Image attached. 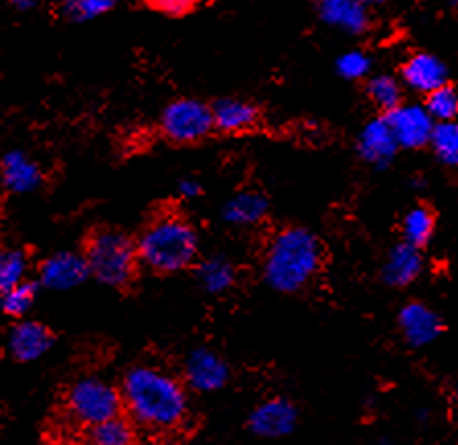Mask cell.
Here are the masks:
<instances>
[{
	"label": "cell",
	"mask_w": 458,
	"mask_h": 445,
	"mask_svg": "<svg viewBox=\"0 0 458 445\" xmlns=\"http://www.w3.org/2000/svg\"><path fill=\"white\" fill-rule=\"evenodd\" d=\"M123 413L138 429L152 435H173L190 419V396L182 380L163 367L138 364L122 378Z\"/></svg>",
	"instance_id": "cell-1"
},
{
	"label": "cell",
	"mask_w": 458,
	"mask_h": 445,
	"mask_svg": "<svg viewBox=\"0 0 458 445\" xmlns=\"http://www.w3.org/2000/svg\"><path fill=\"white\" fill-rule=\"evenodd\" d=\"M323 242L309 228H282L263 253V281L277 294H298L315 281L323 267Z\"/></svg>",
	"instance_id": "cell-2"
},
{
	"label": "cell",
	"mask_w": 458,
	"mask_h": 445,
	"mask_svg": "<svg viewBox=\"0 0 458 445\" xmlns=\"http://www.w3.org/2000/svg\"><path fill=\"white\" fill-rule=\"evenodd\" d=\"M140 265L152 273L173 275L196 265L199 236L196 226L177 212L157 214L136 240Z\"/></svg>",
	"instance_id": "cell-3"
},
{
	"label": "cell",
	"mask_w": 458,
	"mask_h": 445,
	"mask_svg": "<svg viewBox=\"0 0 458 445\" xmlns=\"http://www.w3.org/2000/svg\"><path fill=\"white\" fill-rule=\"evenodd\" d=\"M85 259L93 280L111 290L128 288L140 267L136 240L115 228L91 232L85 245Z\"/></svg>",
	"instance_id": "cell-4"
},
{
	"label": "cell",
	"mask_w": 458,
	"mask_h": 445,
	"mask_svg": "<svg viewBox=\"0 0 458 445\" xmlns=\"http://www.w3.org/2000/svg\"><path fill=\"white\" fill-rule=\"evenodd\" d=\"M64 410L72 425L87 431L123 413L122 390L97 375L81 378L68 388Z\"/></svg>",
	"instance_id": "cell-5"
},
{
	"label": "cell",
	"mask_w": 458,
	"mask_h": 445,
	"mask_svg": "<svg viewBox=\"0 0 458 445\" xmlns=\"http://www.w3.org/2000/svg\"><path fill=\"white\" fill-rule=\"evenodd\" d=\"M161 134L175 144H196L212 134V105L198 99H177L169 103L161 113Z\"/></svg>",
	"instance_id": "cell-6"
},
{
	"label": "cell",
	"mask_w": 458,
	"mask_h": 445,
	"mask_svg": "<svg viewBox=\"0 0 458 445\" xmlns=\"http://www.w3.org/2000/svg\"><path fill=\"white\" fill-rule=\"evenodd\" d=\"M386 120L403 150H421L429 146L434 131V117L428 113L426 105L420 103H401L399 107L388 111Z\"/></svg>",
	"instance_id": "cell-7"
},
{
	"label": "cell",
	"mask_w": 458,
	"mask_h": 445,
	"mask_svg": "<svg viewBox=\"0 0 458 445\" xmlns=\"http://www.w3.org/2000/svg\"><path fill=\"white\" fill-rule=\"evenodd\" d=\"M298 425V408L293 400L267 399L257 405L249 415L247 427L255 437L261 440H282L293 435Z\"/></svg>",
	"instance_id": "cell-8"
},
{
	"label": "cell",
	"mask_w": 458,
	"mask_h": 445,
	"mask_svg": "<svg viewBox=\"0 0 458 445\" xmlns=\"http://www.w3.org/2000/svg\"><path fill=\"white\" fill-rule=\"evenodd\" d=\"M183 378L187 388L199 394H212L222 390L231 380V367L216 351L208 347H198L185 357Z\"/></svg>",
	"instance_id": "cell-9"
},
{
	"label": "cell",
	"mask_w": 458,
	"mask_h": 445,
	"mask_svg": "<svg viewBox=\"0 0 458 445\" xmlns=\"http://www.w3.org/2000/svg\"><path fill=\"white\" fill-rule=\"evenodd\" d=\"M91 277V269L85 259V253L60 250L41 261L39 285L52 291H68L79 288Z\"/></svg>",
	"instance_id": "cell-10"
},
{
	"label": "cell",
	"mask_w": 458,
	"mask_h": 445,
	"mask_svg": "<svg viewBox=\"0 0 458 445\" xmlns=\"http://www.w3.org/2000/svg\"><path fill=\"white\" fill-rule=\"evenodd\" d=\"M356 148L360 158L374 166V169L383 171L393 164L401 146L397 138H394L391 123H388L385 113L372 117L370 122L364 123L362 131L358 134Z\"/></svg>",
	"instance_id": "cell-11"
},
{
	"label": "cell",
	"mask_w": 458,
	"mask_h": 445,
	"mask_svg": "<svg viewBox=\"0 0 458 445\" xmlns=\"http://www.w3.org/2000/svg\"><path fill=\"white\" fill-rule=\"evenodd\" d=\"M397 324L405 343L409 347H415V349L432 345L444 332L442 316L432 308V306L423 302H407L403 308L399 310Z\"/></svg>",
	"instance_id": "cell-12"
},
{
	"label": "cell",
	"mask_w": 458,
	"mask_h": 445,
	"mask_svg": "<svg viewBox=\"0 0 458 445\" xmlns=\"http://www.w3.org/2000/svg\"><path fill=\"white\" fill-rule=\"evenodd\" d=\"M315 4L318 19L331 29H337L348 36H364L372 27L370 6L362 0H317Z\"/></svg>",
	"instance_id": "cell-13"
},
{
	"label": "cell",
	"mask_w": 458,
	"mask_h": 445,
	"mask_svg": "<svg viewBox=\"0 0 458 445\" xmlns=\"http://www.w3.org/2000/svg\"><path fill=\"white\" fill-rule=\"evenodd\" d=\"M401 82L413 93L426 97L432 90L450 82V71L446 62L429 52H413L401 64Z\"/></svg>",
	"instance_id": "cell-14"
},
{
	"label": "cell",
	"mask_w": 458,
	"mask_h": 445,
	"mask_svg": "<svg viewBox=\"0 0 458 445\" xmlns=\"http://www.w3.org/2000/svg\"><path fill=\"white\" fill-rule=\"evenodd\" d=\"M0 183L13 196H27L39 189L44 172L25 150H6L0 156Z\"/></svg>",
	"instance_id": "cell-15"
},
{
	"label": "cell",
	"mask_w": 458,
	"mask_h": 445,
	"mask_svg": "<svg viewBox=\"0 0 458 445\" xmlns=\"http://www.w3.org/2000/svg\"><path fill=\"white\" fill-rule=\"evenodd\" d=\"M6 347H9L11 357L19 364H31L52 349L54 335L44 323L19 318V323L9 332Z\"/></svg>",
	"instance_id": "cell-16"
},
{
	"label": "cell",
	"mask_w": 458,
	"mask_h": 445,
	"mask_svg": "<svg viewBox=\"0 0 458 445\" xmlns=\"http://www.w3.org/2000/svg\"><path fill=\"white\" fill-rule=\"evenodd\" d=\"M423 271V256L421 248L409 245V242H399L388 250L386 259L380 269V277L388 288H407L411 285Z\"/></svg>",
	"instance_id": "cell-17"
},
{
	"label": "cell",
	"mask_w": 458,
	"mask_h": 445,
	"mask_svg": "<svg viewBox=\"0 0 458 445\" xmlns=\"http://www.w3.org/2000/svg\"><path fill=\"white\" fill-rule=\"evenodd\" d=\"M214 128L222 134H242V131L253 130L259 123V107L251 101L237 99V97H226L212 105Z\"/></svg>",
	"instance_id": "cell-18"
},
{
	"label": "cell",
	"mask_w": 458,
	"mask_h": 445,
	"mask_svg": "<svg viewBox=\"0 0 458 445\" xmlns=\"http://www.w3.org/2000/svg\"><path fill=\"white\" fill-rule=\"evenodd\" d=\"M269 201L261 191L245 189L234 193L222 207V220L234 228H251L267 218Z\"/></svg>",
	"instance_id": "cell-19"
},
{
	"label": "cell",
	"mask_w": 458,
	"mask_h": 445,
	"mask_svg": "<svg viewBox=\"0 0 458 445\" xmlns=\"http://www.w3.org/2000/svg\"><path fill=\"white\" fill-rule=\"evenodd\" d=\"M196 281L206 294L222 296L237 283V267L225 255H212L199 261L196 267Z\"/></svg>",
	"instance_id": "cell-20"
},
{
	"label": "cell",
	"mask_w": 458,
	"mask_h": 445,
	"mask_svg": "<svg viewBox=\"0 0 458 445\" xmlns=\"http://www.w3.org/2000/svg\"><path fill=\"white\" fill-rule=\"evenodd\" d=\"M366 95L380 113H388L403 103V82L386 72L370 74L366 79Z\"/></svg>",
	"instance_id": "cell-21"
},
{
	"label": "cell",
	"mask_w": 458,
	"mask_h": 445,
	"mask_svg": "<svg viewBox=\"0 0 458 445\" xmlns=\"http://www.w3.org/2000/svg\"><path fill=\"white\" fill-rule=\"evenodd\" d=\"M87 441L95 445H131L138 440V427L131 423L130 416L117 415L87 429Z\"/></svg>",
	"instance_id": "cell-22"
},
{
	"label": "cell",
	"mask_w": 458,
	"mask_h": 445,
	"mask_svg": "<svg viewBox=\"0 0 458 445\" xmlns=\"http://www.w3.org/2000/svg\"><path fill=\"white\" fill-rule=\"evenodd\" d=\"M401 231H403V240L409 245L418 248L428 247L436 234V214L432 207L426 204L413 206L405 214Z\"/></svg>",
	"instance_id": "cell-23"
},
{
	"label": "cell",
	"mask_w": 458,
	"mask_h": 445,
	"mask_svg": "<svg viewBox=\"0 0 458 445\" xmlns=\"http://www.w3.org/2000/svg\"><path fill=\"white\" fill-rule=\"evenodd\" d=\"M429 148L442 164L458 166V120L436 122Z\"/></svg>",
	"instance_id": "cell-24"
},
{
	"label": "cell",
	"mask_w": 458,
	"mask_h": 445,
	"mask_svg": "<svg viewBox=\"0 0 458 445\" xmlns=\"http://www.w3.org/2000/svg\"><path fill=\"white\" fill-rule=\"evenodd\" d=\"M117 4L120 0H58V11L72 23H89L107 15Z\"/></svg>",
	"instance_id": "cell-25"
},
{
	"label": "cell",
	"mask_w": 458,
	"mask_h": 445,
	"mask_svg": "<svg viewBox=\"0 0 458 445\" xmlns=\"http://www.w3.org/2000/svg\"><path fill=\"white\" fill-rule=\"evenodd\" d=\"M38 298V283L21 281L0 294V312L9 318H25Z\"/></svg>",
	"instance_id": "cell-26"
},
{
	"label": "cell",
	"mask_w": 458,
	"mask_h": 445,
	"mask_svg": "<svg viewBox=\"0 0 458 445\" xmlns=\"http://www.w3.org/2000/svg\"><path fill=\"white\" fill-rule=\"evenodd\" d=\"M30 256L21 248H0V294L27 280Z\"/></svg>",
	"instance_id": "cell-27"
},
{
	"label": "cell",
	"mask_w": 458,
	"mask_h": 445,
	"mask_svg": "<svg viewBox=\"0 0 458 445\" xmlns=\"http://www.w3.org/2000/svg\"><path fill=\"white\" fill-rule=\"evenodd\" d=\"M423 105H426L428 113L434 117V122L458 120V90L448 82V85L428 93Z\"/></svg>",
	"instance_id": "cell-28"
},
{
	"label": "cell",
	"mask_w": 458,
	"mask_h": 445,
	"mask_svg": "<svg viewBox=\"0 0 458 445\" xmlns=\"http://www.w3.org/2000/svg\"><path fill=\"white\" fill-rule=\"evenodd\" d=\"M374 62L372 55L360 50V47H353V50L344 52L339 58L335 60V72L342 76L344 80H366L368 76L372 74Z\"/></svg>",
	"instance_id": "cell-29"
},
{
	"label": "cell",
	"mask_w": 458,
	"mask_h": 445,
	"mask_svg": "<svg viewBox=\"0 0 458 445\" xmlns=\"http://www.w3.org/2000/svg\"><path fill=\"white\" fill-rule=\"evenodd\" d=\"M150 9H155L163 15L169 17H182L191 13L199 4V0H147Z\"/></svg>",
	"instance_id": "cell-30"
},
{
	"label": "cell",
	"mask_w": 458,
	"mask_h": 445,
	"mask_svg": "<svg viewBox=\"0 0 458 445\" xmlns=\"http://www.w3.org/2000/svg\"><path fill=\"white\" fill-rule=\"evenodd\" d=\"M177 196L182 199H198L202 196V185L196 179H182L177 185Z\"/></svg>",
	"instance_id": "cell-31"
},
{
	"label": "cell",
	"mask_w": 458,
	"mask_h": 445,
	"mask_svg": "<svg viewBox=\"0 0 458 445\" xmlns=\"http://www.w3.org/2000/svg\"><path fill=\"white\" fill-rule=\"evenodd\" d=\"M39 3H41V0H9V4H11L15 11H19V13H31V11H36Z\"/></svg>",
	"instance_id": "cell-32"
},
{
	"label": "cell",
	"mask_w": 458,
	"mask_h": 445,
	"mask_svg": "<svg viewBox=\"0 0 458 445\" xmlns=\"http://www.w3.org/2000/svg\"><path fill=\"white\" fill-rule=\"evenodd\" d=\"M362 3L372 9V6H385V4L391 3V0H362Z\"/></svg>",
	"instance_id": "cell-33"
},
{
	"label": "cell",
	"mask_w": 458,
	"mask_h": 445,
	"mask_svg": "<svg viewBox=\"0 0 458 445\" xmlns=\"http://www.w3.org/2000/svg\"><path fill=\"white\" fill-rule=\"evenodd\" d=\"M448 6L458 13V0H448Z\"/></svg>",
	"instance_id": "cell-34"
},
{
	"label": "cell",
	"mask_w": 458,
	"mask_h": 445,
	"mask_svg": "<svg viewBox=\"0 0 458 445\" xmlns=\"http://www.w3.org/2000/svg\"><path fill=\"white\" fill-rule=\"evenodd\" d=\"M310 3H317V0H310Z\"/></svg>",
	"instance_id": "cell-35"
}]
</instances>
